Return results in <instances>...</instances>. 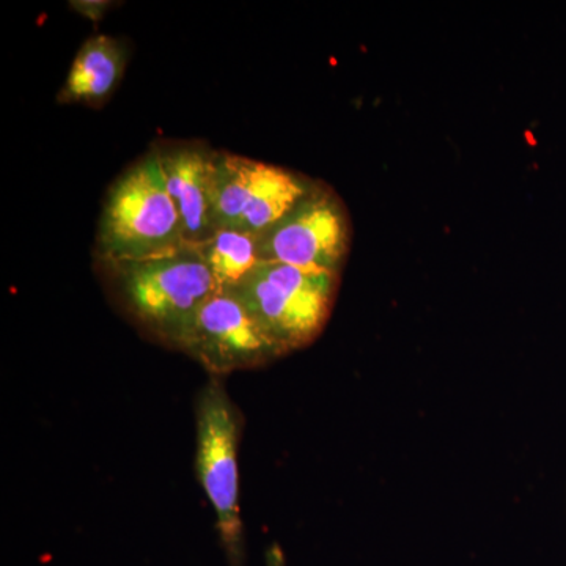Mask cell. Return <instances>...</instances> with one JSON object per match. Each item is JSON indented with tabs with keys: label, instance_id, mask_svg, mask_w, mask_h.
<instances>
[{
	"label": "cell",
	"instance_id": "1",
	"mask_svg": "<svg viewBox=\"0 0 566 566\" xmlns=\"http://www.w3.org/2000/svg\"><path fill=\"white\" fill-rule=\"evenodd\" d=\"M112 296L145 333L181 349L218 283L196 248L132 262H98Z\"/></svg>",
	"mask_w": 566,
	"mask_h": 566
},
{
	"label": "cell",
	"instance_id": "2",
	"mask_svg": "<svg viewBox=\"0 0 566 566\" xmlns=\"http://www.w3.org/2000/svg\"><path fill=\"white\" fill-rule=\"evenodd\" d=\"M180 216L167 191L155 148L114 181L96 234L98 262H132L180 251Z\"/></svg>",
	"mask_w": 566,
	"mask_h": 566
},
{
	"label": "cell",
	"instance_id": "3",
	"mask_svg": "<svg viewBox=\"0 0 566 566\" xmlns=\"http://www.w3.org/2000/svg\"><path fill=\"white\" fill-rule=\"evenodd\" d=\"M338 274L260 262L227 290L282 354L312 344L333 311Z\"/></svg>",
	"mask_w": 566,
	"mask_h": 566
},
{
	"label": "cell",
	"instance_id": "4",
	"mask_svg": "<svg viewBox=\"0 0 566 566\" xmlns=\"http://www.w3.org/2000/svg\"><path fill=\"white\" fill-rule=\"evenodd\" d=\"M241 424L243 420L226 387L211 376L197 398L196 468L200 485L214 510L219 538L230 566H245L238 472Z\"/></svg>",
	"mask_w": 566,
	"mask_h": 566
},
{
	"label": "cell",
	"instance_id": "5",
	"mask_svg": "<svg viewBox=\"0 0 566 566\" xmlns=\"http://www.w3.org/2000/svg\"><path fill=\"white\" fill-rule=\"evenodd\" d=\"M314 186L273 164L214 150L211 178L214 232L232 229L262 237Z\"/></svg>",
	"mask_w": 566,
	"mask_h": 566
},
{
	"label": "cell",
	"instance_id": "6",
	"mask_svg": "<svg viewBox=\"0 0 566 566\" xmlns=\"http://www.w3.org/2000/svg\"><path fill=\"white\" fill-rule=\"evenodd\" d=\"M349 230L337 197L314 186L285 218L259 237L262 262L338 274L348 252Z\"/></svg>",
	"mask_w": 566,
	"mask_h": 566
},
{
	"label": "cell",
	"instance_id": "7",
	"mask_svg": "<svg viewBox=\"0 0 566 566\" xmlns=\"http://www.w3.org/2000/svg\"><path fill=\"white\" fill-rule=\"evenodd\" d=\"M181 352L216 378L262 367L282 356L244 305L227 290L212 294L200 308Z\"/></svg>",
	"mask_w": 566,
	"mask_h": 566
},
{
	"label": "cell",
	"instance_id": "8",
	"mask_svg": "<svg viewBox=\"0 0 566 566\" xmlns=\"http://www.w3.org/2000/svg\"><path fill=\"white\" fill-rule=\"evenodd\" d=\"M180 216L182 237L196 248L214 233L211 219V178L214 150L202 142H167L155 147Z\"/></svg>",
	"mask_w": 566,
	"mask_h": 566
},
{
	"label": "cell",
	"instance_id": "9",
	"mask_svg": "<svg viewBox=\"0 0 566 566\" xmlns=\"http://www.w3.org/2000/svg\"><path fill=\"white\" fill-rule=\"evenodd\" d=\"M128 52L114 36L93 35L82 44L71 63L57 102L99 107L117 91L125 73Z\"/></svg>",
	"mask_w": 566,
	"mask_h": 566
},
{
	"label": "cell",
	"instance_id": "10",
	"mask_svg": "<svg viewBox=\"0 0 566 566\" xmlns=\"http://www.w3.org/2000/svg\"><path fill=\"white\" fill-rule=\"evenodd\" d=\"M196 249L221 290L233 289L262 262L259 237L240 230H216Z\"/></svg>",
	"mask_w": 566,
	"mask_h": 566
},
{
	"label": "cell",
	"instance_id": "11",
	"mask_svg": "<svg viewBox=\"0 0 566 566\" xmlns=\"http://www.w3.org/2000/svg\"><path fill=\"white\" fill-rule=\"evenodd\" d=\"M74 10L80 11L85 18L92 21H99L103 14L106 13L109 3L99 2V0H82V2H71Z\"/></svg>",
	"mask_w": 566,
	"mask_h": 566
},
{
	"label": "cell",
	"instance_id": "12",
	"mask_svg": "<svg viewBox=\"0 0 566 566\" xmlns=\"http://www.w3.org/2000/svg\"><path fill=\"white\" fill-rule=\"evenodd\" d=\"M268 566H285L283 564L282 551L277 546H273L268 551Z\"/></svg>",
	"mask_w": 566,
	"mask_h": 566
}]
</instances>
